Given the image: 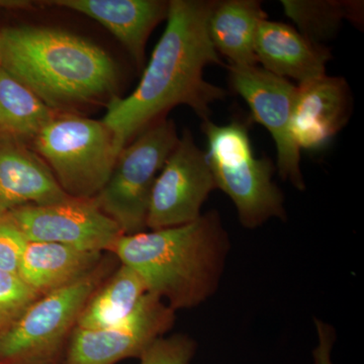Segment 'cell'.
I'll list each match as a JSON object with an SVG mask.
<instances>
[{"mask_svg": "<svg viewBox=\"0 0 364 364\" xmlns=\"http://www.w3.org/2000/svg\"><path fill=\"white\" fill-rule=\"evenodd\" d=\"M215 1L171 0L167 25L140 83L130 95L114 97L102 117L122 148L177 105H188L203 121L227 91L208 82L203 70L222 65L208 35Z\"/></svg>", "mask_w": 364, "mask_h": 364, "instance_id": "cell-1", "label": "cell"}, {"mask_svg": "<svg viewBox=\"0 0 364 364\" xmlns=\"http://www.w3.org/2000/svg\"><path fill=\"white\" fill-rule=\"evenodd\" d=\"M0 66L52 111L71 112L117 97L112 57L85 38L43 26L0 28Z\"/></svg>", "mask_w": 364, "mask_h": 364, "instance_id": "cell-2", "label": "cell"}, {"mask_svg": "<svg viewBox=\"0 0 364 364\" xmlns=\"http://www.w3.org/2000/svg\"><path fill=\"white\" fill-rule=\"evenodd\" d=\"M229 249L221 218L212 210L181 226L123 235L109 253L136 270L148 293L176 312L215 294Z\"/></svg>", "mask_w": 364, "mask_h": 364, "instance_id": "cell-3", "label": "cell"}, {"mask_svg": "<svg viewBox=\"0 0 364 364\" xmlns=\"http://www.w3.org/2000/svg\"><path fill=\"white\" fill-rule=\"evenodd\" d=\"M116 260L105 253L82 279L36 299L0 336V364H62L83 309L116 269Z\"/></svg>", "mask_w": 364, "mask_h": 364, "instance_id": "cell-4", "label": "cell"}, {"mask_svg": "<svg viewBox=\"0 0 364 364\" xmlns=\"http://www.w3.org/2000/svg\"><path fill=\"white\" fill-rule=\"evenodd\" d=\"M203 131L215 188L231 198L241 224L254 229L272 218L286 219L284 196L272 179L277 168L269 158L254 155L247 126L207 119Z\"/></svg>", "mask_w": 364, "mask_h": 364, "instance_id": "cell-5", "label": "cell"}, {"mask_svg": "<svg viewBox=\"0 0 364 364\" xmlns=\"http://www.w3.org/2000/svg\"><path fill=\"white\" fill-rule=\"evenodd\" d=\"M33 146L64 193L75 198H93L102 191L124 149L102 119L74 112H58Z\"/></svg>", "mask_w": 364, "mask_h": 364, "instance_id": "cell-6", "label": "cell"}, {"mask_svg": "<svg viewBox=\"0 0 364 364\" xmlns=\"http://www.w3.org/2000/svg\"><path fill=\"white\" fill-rule=\"evenodd\" d=\"M178 140L174 122L163 117L141 132L119 153L109 181L95 198L124 235L147 229L153 186Z\"/></svg>", "mask_w": 364, "mask_h": 364, "instance_id": "cell-7", "label": "cell"}, {"mask_svg": "<svg viewBox=\"0 0 364 364\" xmlns=\"http://www.w3.org/2000/svg\"><path fill=\"white\" fill-rule=\"evenodd\" d=\"M215 188L205 151L196 145L191 131H184L153 186L147 229H165L196 221Z\"/></svg>", "mask_w": 364, "mask_h": 364, "instance_id": "cell-8", "label": "cell"}, {"mask_svg": "<svg viewBox=\"0 0 364 364\" xmlns=\"http://www.w3.org/2000/svg\"><path fill=\"white\" fill-rule=\"evenodd\" d=\"M230 83L250 107L253 119L267 129L274 140L280 177L305 189L301 149L291 133L296 85L258 65L228 66Z\"/></svg>", "mask_w": 364, "mask_h": 364, "instance_id": "cell-9", "label": "cell"}, {"mask_svg": "<svg viewBox=\"0 0 364 364\" xmlns=\"http://www.w3.org/2000/svg\"><path fill=\"white\" fill-rule=\"evenodd\" d=\"M176 321V312L161 299L147 293L128 318L102 329L76 327L72 332L62 364H116L140 358Z\"/></svg>", "mask_w": 364, "mask_h": 364, "instance_id": "cell-10", "label": "cell"}, {"mask_svg": "<svg viewBox=\"0 0 364 364\" xmlns=\"http://www.w3.org/2000/svg\"><path fill=\"white\" fill-rule=\"evenodd\" d=\"M9 215L30 242L109 253L124 235L119 225L100 210L95 198L26 205Z\"/></svg>", "mask_w": 364, "mask_h": 364, "instance_id": "cell-11", "label": "cell"}, {"mask_svg": "<svg viewBox=\"0 0 364 364\" xmlns=\"http://www.w3.org/2000/svg\"><path fill=\"white\" fill-rule=\"evenodd\" d=\"M291 133L299 149L322 150L344 128L352 97L344 78L324 75L296 85Z\"/></svg>", "mask_w": 364, "mask_h": 364, "instance_id": "cell-12", "label": "cell"}, {"mask_svg": "<svg viewBox=\"0 0 364 364\" xmlns=\"http://www.w3.org/2000/svg\"><path fill=\"white\" fill-rule=\"evenodd\" d=\"M69 198L35 150L21 139L0 132V217L18 208Z\"/></svg>", "mask_w": 364, "mask_h": 364, "instance_id": "cell-13", "label": "cell"}, {"mask_svg": "<svg viewBox=\"0 0 364 364\" xmlns=\"http://www.w3.org/2000/svg\"><path fill=\"white\" fill-rule=\"evenodd\" d=\"M43 4L97 21L121 42L139 67L145 62L151 33L166 20L169 9V1L162 0H53Z\"/></svg>", "mask_w": 364, "mask_h": 364, "instance_id": "cell-14", "label": "cell"}, {"mask_svg": "<svg viewBox=\"0 0 364 364\" xmlns=\"http://www.w3.org/2000/svg\"><path fill=\"white\" fill-rule=\"evenodd\" d=\"M255 56L265 70L299 85L326 75L327 48L315 44L287 23L264 20L256 35Z\"/></svg>", "mask_w": 364, "mask_h": 364, "instance_id": "cell-15", "label": "cell"}, {"mask_svg": "<svg viewBox=\"0 0 364 364\" xmlns=\"http://www.w3.org/2000/svg\"><path fill=\"white\" fill-rule=\"evenodd\" d=\"M105 253L61 244L28 242L18 277L40 296L82 279L100 264Z\"/></svg>", "mask_w": 364, "mask_h": 364, "instance_id": "cell-16", "label": "cell"}, {"mask_svg": "<svg viewBox=\"0 0 364 364\" xmlns=\"http://www.w3.org/2000/svg\"><path fill=\"white\" fill-rule=\"evenodd\" d=\"M267 18L257 0L215 1L208 28L215 51L231 65H258L254 46L258 28Z\"/></svg>", "mask_w": 364, "mask_h": 364, "instance_id": "cell-17", "label": "cell"}, {"mask_svg": "<svg viewBox=\"0 0 364 364\" xmlns=\"http://www.w3.org/2000/svg\"><path fill=\"white\" fill-rule=\"evenodd\" d=\"M147 293L141 275L121 263L92 294L76 327L95 330L119 324L135 311Z\"/></svg>", "mask_w": 364, "mask_h": 364, "instance_id": "cell-18", "label": "cell"}, {"mask_svg": "<svg viewBox=\"0 0 364 364\" xmlns=\"http://www.w3.org/2000/svg\"><path fill=\"white\" fill-rule=\"evenodd\" d=\"M57 114L0 66V132L33 140Z\"/></svg>", "mask_w": 364, "mask_h": 364, "instance_id": "cell-19", "label": "cell"}, {"mask_svg": "<svg viewBox=\"0 0 364 364\" xmlns=\"http://www.w3.org/2000/svg\"><path fill=\"white\" fill-rule=\"evenodd\" d=\"M282 6L299 32L318 45L333 37L342 21H360V2L282 0Z\"/></svg>", "mask_w": 364, "mask_h": 364, "instance_id": "cell-20", "label": "cell"}, {"mask_svg": "<svg viewBox=\"0 0 364 364\" xmlns=\"http://www.w3.org/2000/svg\"><path fill=\"white\" fill-rule=\"evenodd\" d=\"M39 298L18 275L0 270V336Z\"/></svg>", "mask_w": 364, "mask_h": 364, "instance_id": "cell-21", "label": "cell"}, {"mask_svg": "<svg viewBox=\"0 0 364 364\" xmlns=\"http://www.w3.org/2000/svg\"><path fill=\"white\" fill-rule=\"evenodd\" d=\"M191 337L177 334L156 340L141 356V364H191L196 353Z\"/></svg>", "mask_w": 364, "mask_h": 364, "instance_id": "cell-22", "label": "cell"}, {"mask_svg": "<svg viewBox=\"0 0 364 364\" xmlns=\"http://www.w3.org/2000/svg\"><path fill=\"white\" fill-rule=\"evenodd\" d=\"M25 234L9 214L0 217V270L18 275L23 254L28 244Z\"/></svg>", "mask_w": 364, "mask_h": 364, "instance_id": "cell-23", "label": "cell"}, {"mask_svg": "<svg viewBox=\"0 0 364 364\" xmlns=\"http://www.w3.org/2000/svg\"><path fill=\"white\" fill-rule=\"evenodd\" d=\"M318 333V345L314 351L315 364H333L331 351L335 334L333 328L322 321H316Z\"/></svg>", "mask_w": 364, "mask_h": 364, "instance_id": "cell-24", "label": "cell"}]
</instances>
